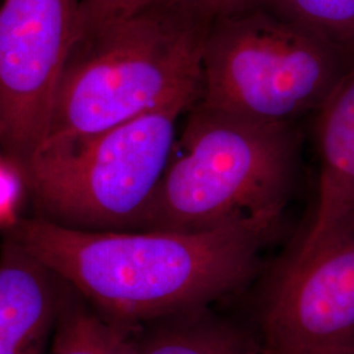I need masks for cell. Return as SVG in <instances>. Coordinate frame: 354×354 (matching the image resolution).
<instances>
[{
    "label": "cell",
    "instance_id": "obj_10",
    "mask_svg": "<svg viewBox=\"0 0 354 354\" xmlns=\"http://www.w3.org/2000/svg\"><path fill=\"white\" fill-rule=\"evenodd\" d=\"M140 354H260L257 339L207 308L136 329Z\"/></svg>",
    "mask_w": 354,
    "mask_h": 354
},
{
    "label": "cell",
    "instance_id": "obj_14",
    "mask_svg": "<svg viewBox=\"0 0 354 354\" xmlns=\"http://www.w3.org/2000/svg\"><path fill=\"white\" fill-rule=\"evenodd\" d=\"M26 196L21 172L8 160H0V228L10 230L19 219L20 203Z\"/></svg>",
    "mask_w": 354,
    "mask_h": 354
},
{
    "label": "cell",
    "instance_id": "obj_9",
    "mask_svg": "<svg viewBox=\"0 0 354 354\" xmlns=\"http://www.w3.org/2000/svg\"><path fill=\"white\" fill-rule=\"evenodd\" d=\"M68 288L6 236L0 248V354H48Z\"/></svg>",
    "mask_w": 354,
    "mask_h": 354
},
{
    "label": "cell",
    "instance_id": "obj_5",
    "mask_svg": "<svg viewBox=\"0 0 354 354\" xmlns=\"http://www.w3.org/2000/svg\"><path fill=\"white\" fill-rule=\"evenodd\" d=\"M354 54L326 35L252 6L207 23L198 104L261 122L319 111Z\"/></svg>",
    "mask_w": 354,
    "mask_h": 354
},
{
    "label": "cell",
    "instance_id": "obj_1",
    "mask_svg": "<svg viewBox=\"0 0 354 354\" xmlns=\"http://www.w3.org/2000/svg\"><path fill=\"white\" fill-rule=\"evenodd\" d=\"M277 221L201 232H97L20 218L7 236L48 266L102 317L127 328L207 308L257 270Z\"/></svg>",
    "mask_w": 354,
    "mask_h": 354
},
{
    "label": "cell",
    "instance_id": "obj_6",
    "mask_svg": "<svg viewBox=\"0 0 354 354\" xmlns=\"http://www.w3.org/2000/svg\"><path fill=\"white\" fill-rule=\"evenodd\" d=\"M80 0H0V143L19 171L46 140Z\"/></svg>",
    "mask_w": 354,
    "mask_h": 354
},
{
    "label": "cell",
    "instance_id": "obj_11",
    "mask_svg": "<svg viewBox=\"0 0 354 354\" xmlns=\"http://www.w3.org/2000/svg\"><path fill=\"white\" fill-rule=\"evenodd\" d=\"M48 354H140V351L136 329L102 317L70 286Z\"/></svg>",
    "mask_w": 354,
    "mask_h": 354
},
{
    "label": "cell",
    "instance_id": "obj_15",
    "mask_svg": "<svg viewBox=\"0 0 354 354\" xmlns=\"http://www.w3.org/2000/svg\"><path fill=\"white\" fill-rule=\"evenodd\" d=\"M156 3L207 24L218 16L257 6L261 0H158Z\"/></svg>",
    "mask_w": 354,
    "mask_h": 354
},
{
    "label": "cell",
    "instance_id": "obj_8",
    "mask_svg": "<svg viewBox=\"0 0 354 354\" xmlns=\"http://www.w3.org/2000/svg\"><path fill=\"white\" fill-rule=\"evenodd\" d=\"M317 114V209L289 264L304 263L354 235V64Z\"/></svg>",
    "mask_w": 354,
    "mask_h": 354
},
{
    "label": "cell",
    "instance_id": "obj_12",
    "mask_svg": "<svg viewBox=\"0 0 354 354\" xmlns=\"http://www.w3.org/2000/svg\"><path fill=\"white\" fill-rule=\"evenodd\" d=\"M260 4L326 35L354 54V0H261Z\"/></svg>",
    "mask_w": 354,
    "mask_h": 354
},
{
    "label": "cell",
    "instance_id": "obj_7",
    "mask_svg": "<svg viewBox=\"0 0 354 354\" xmlns=\"http://www.w3.org/2000/svg\"><path fill=\"white\" fill-rule=\"evenodd\" d=\"M260 354H354V235L286 264L260 317Z\"/></svg>",
    "mask_w": 354,
    "mask_h": 354
},
{
    "label": "cell",
    "instance_id": "obj_2",
    "mask_svg": "<svg viewBox=\"0 0 354 354\" xmlns=\"http://www.w3.org/2000/svg\"><path fill=\"white\" fill-rule=\"evenodd\" d=\"M136 231L201 232L279 221L295 174L290 124L261 122L196 102Z\"/></svg>",
    "mask_w": 354,
    "mask_h": 354
},
{
    "label": "cell",
    "instance_id": "obj_4",
    "mask_svg": "<svg viewBox=\"0 0 354 354\" xmlns=\"http://www.w3.org/2000/svg\"><path fill=\"white\" fill-rule=\"evenodd\" d=\"M181 99L82 140H45L20 171L32 216L61 227L136 231L176 142Z\"/></svg>",
    "mask_w": 354,
    "mask_h": 354
},
{
    "label": "cell",
    "instance_id": "obj_13",
    "mask_svg": "<svg viewBox=\"0 0 354 354\" xmlns=\"http://www.w3.org/2000/svg\"><path fill=\"white\" fill-rule=\"evenodd\" d=\"M156 1L158 0H80L76 44L146 11Z\"/></svg>",
    "mask_w": 354,
    "mask_h": 354
},
{
    "label": "cell",
    "instance_id": "obj_3",
    "mask_svg": "<svg viewBox=\"0 0 354 354\" xmlns=\"http://www.w3.org/2000/svg\"><path fill=\"white\" fill-rule=\"evenodd\" d=\"M206 26L155 3L77 42L45 140L88 138L171 102L200 99Z\"/></svg>",
    "mask_w": 354,
    "mask_h": 354
}]
</instances>
